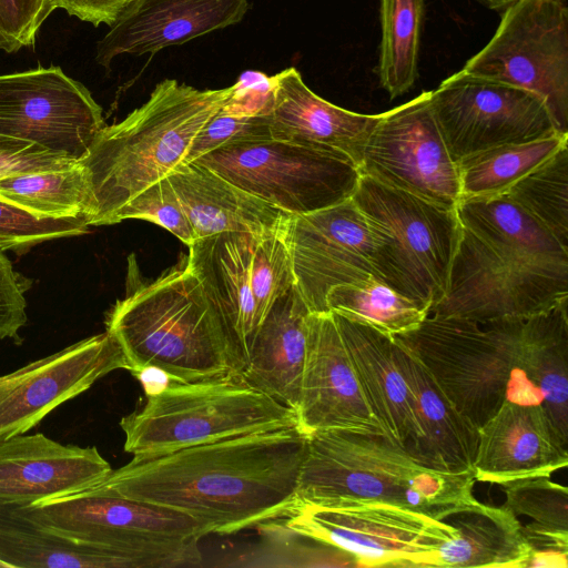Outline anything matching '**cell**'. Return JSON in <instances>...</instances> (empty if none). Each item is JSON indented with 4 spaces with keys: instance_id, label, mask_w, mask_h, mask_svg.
I'll return each instance as SVG.
<instances>
[{
    "instance_id": "cell-1",
    "label": "cell",
    "mask_w": 568,
    "mask_h": 568,
    "mask_svg": "<svg viewBox=\"0 0 568 568\" xmlns=\"http://www.w3.org/2000/svg\"><path fill=\"white\" fill-rule=\"evenodd\" d=\"M308 435L297 425L133 458L79 494L113 495L183 513L229 535L285 517Z\"/></svg>"
},
{
    "instance_id": "cell-2",
    "label": "cell",
    "mask_w": 568,
    "mask_h": 568,
    "mask_svg": "<svg viewBox=\"0 0 568 568\" xmlns=\"http://www.w3.org/2000/svg\"><path fill=\"white\" fill-rule=\"evenodd\" d=\"M105 331L132 374L153 367L184 383L244 368L237 337L186 263L119 300L106 314Z\"/></svg>"
},
{
    "instance_id": "cell-3",
    "label": "cell",
    "mask_w": 568,
    "mask_h": 568,
    "mask_svg": "<svg viewBox=\"0 0 568 568\" xmlns=\"http://www.w3.org/2000/svg\"><path fill=\"white\" fill-rule=\"evenodd\" d=\"M234 89L199 90L165 79L140 108L104 125L79 160L92 195L90 226L111 225L131 199L181 165L195 135Z\"/></svg>"
},
{
    "instance_id": "cell-4",
    "label": "cell",
    "mask_w": 568,
    "mask_h": 568,
    "mask_svg": "<svg viewBox=\"0 0 568 568\" xmlns=\"http://www.w3.org/2000/svg\"><path fill=\"white\" fill-rule=\"evenodd\" d=\"M474 473L430 468L385 435L324 430L308 435L295 505L384 501L436 519L476 500Z\"/></svg>"
},
{
    "instance_id": "cell-5",
    "label": "cell",
    "mask_w": 568,
    "mask_h": 568,
    "mask_svg": "<svg viewBox=\"0 0 568 568\" xmlns=\"http://www.w3.org/2000/svg\"><path fill=\"white\" fill-rule=\"evenodd\" d=\"M524 320L478 324L428 315L418 327L394 338L423 364L449 402L480 428L506 399L541 405L539 390L519 367Z\"/></svg>"
},
{
    "instance_id": "cell-6",
    "label": "cell",
    "mask_w": 568,
    "mask_h": 568,
    "mask_svg": "<svg viewBox=\"0 0 568 568\" xmlns=\"http://www.w3.org/2000/svg\"><path fill=\"white\" fill-rule=\"evenodd\" d=\"M297 425L296 413L242 374L171 382L122 417L124 450L153 456L240 435Z\"/></svg>"
},
{
    "instance_id": "cell-7",
    "label": "cell",
    "mask_w": 568,
    "mask_h": 568,
    "mask_svg": "<svg viewBox=\"0 0 568 568\" xmlns=\"http://www.w3.org/2000/svg\"><path fill=\"white\" fill-rule=\"evenodd\" d=\"M23 509L50 531L120 558L130 568L197 565L202 559L199 542L209 535L183 513L113 495L75 494Z\"/></svg>"
},
{
    "instance_id": "cell-8",
    "label": "cell",
    "mask_w": 568,
    "mask_h": 568,
    "mask_svg": "<svg viewBox=\"0 0 568 568\" xmlns=\"http://www.w3.org/2000/svg\"><path fill=\"white\" fill-rule=\"evenodd\" d=\"M352 200L384 240L382 281L429 315L446 292L462 236L456 209L363 174Z\"/></svg>"
},
{
    "instance_id": "cell-9",
    "label": "cell",
    "mask_w": 568,
    "mask_h": 568,
    "mask_svg": "<svg viewBox=\"0 0 568 568\" xmlns=\"http://www.w3.org/2000/svg\"><path fill=\"white\" fill-rule=\"evenodd\" d=\"M568 301V262L491 244L462 225L445 294L429 315L478 324L524 320Z\"/></svg>"
},
{
    "instance_id": "cell-10",
    "label": "cell",
    "mask_w": 568,
    "mask_h": 568,
    "mask_svg": "<svg viewBox=\"0 0 568 568\" xmlns=\"http://www.w3.org/2000/svg\"><path fill=\"white\" fill-rule=\"evenodd\" d=\"M193 162L291 215L351 199L362 176L345 154L274 138L226 144Z\"/></svg>"
},
{
    "instance_id": "cell-11",
    "label": "cell",
    "mask_w": 568,
    "mask_h": 568,
    "mask_svg": "<svg viewBox=\"0 0 568 568\" xmlns=\"http://www.w3.org/2000/svg\"><path fill=\"white\" fill-rule=\"evenodd\" d=\"M490 41L463 67L539 95L568 134V9L562 0H515Z\"/></svg>"
},
{
    "instance_id": "cell-12",
    "label": "cell",
    "mask_w": 568,
    "mask_h": 568,
    "mask_svg": "<svg viewBox=\"0 0 568 568\" xmlns=\"http://www.w3.org/2000/svg\"><path fill=\"white\" fill-rule=\"evenodd\" d=\"M278 519L365 567H433L438 545L455 530L443 519L384 501L296 505Z\"/></svg>"
},
{
    "instance_id": "cell-13",
    "label": "cell",
    "mask_w": 568,
    "mask_h": 568,
    "mask_svg": "<svg viewBox=\"0 0 568 568\" xmlns=\"http://www.w3.org/2000/svg\"><path fill=\"white\" fill-rule=\"evenodd\" d=\"M429 101L455 162L491 148L559 133L539 95L463 69L429 91Z\"/></svg>"
},
{
    "instance_id": "cell-14",
    "label": "cell",
    "mask_w": 568,
    "mask_h": 568,
    "mask_svg": "<svg viewBox=\"0 0 568 568\" xmlns=\"http://www.w3.org/2000/svg\"><path fill=\"white\" fill-rule=\"evenodd\" d=\"M295 287L311 313H327V293L368 276L381 280L384 240L351 199L304 215L286 229ZM382 281V280H381Z\"/></svg>"
},
{
    "instance_id": "cell-15",
    "label": "cell",
    "mask_w": 568,
    "mask_h": 568,
    "mask_svg": "<svg viewBox=\"0 0 568 568\" xmlns=\"http://www.w3.org/2000/svg\"><path fill=\"white\" fill-rule=\"evenodd\" d=\"M359 171L385 185L456 209L460 201L458 165L436 123L429 91L381 113Z\"/></svg>"
},
{
    "instance_id": "cell-16",
    "label": "cell",
    "mask_w": 568,
    "mask_h": 568,
    "mask_svg": "<svg viewBox=\"0 0 568 568\" xmlns=\"http://www.w3.org/2000/svg\"><path fill=\"white\" fill-rule=\"evenodd\" d=\"M105 125L90 91L59 67L0 75V135L79 161Z\"/></svg>"
},
{
    "instance_id": "cell-17",
    "label": "cell",
    "mask_w": 568,
    "mask_h": 568,
    "mask_svg": "<svg viewBox=\"0 0 568 568\" xmlns=\"http://www.w3.org/2000/svg\"><path fill=\"white\" fill-rule=\"evenodd\" d=\"M116 369H128V365L105 331L1 375L0 442L27 434L52 410Z\"/></svg>"
},
{
    "instance_id": "cell-18",
    "label": "cell",
    "mask_w": 568,
    "mask_h": 568,
    "mask_svg": "<svg viewBox=\"0 0 568 568\" xmlns=\"http://www.w3.org/2000/svg\"><path fill=\"white\" fill-rule=\"evenodd\" d=\"M295 413L297 427L306 435L324 430L385 435L364 398L331 312L308 316L306 358Z\"/></svg>"
},
{
    "instance_id": "cell-19",
    "label": "cell",
    "mask_w": 568,
    "mask_h": 568,
    "mask_svg": "<svg viewBox=\"0 0 568 568\" xmlns=\"http://www.w3.org/2000/svg\"><path fill=\"white\" fill-rule=\"evenodd\" d=\"M112 468L94 446L61 444L41 433L0 442V504L27 506L75 495Z\"/></svg>"
},
{
    "instance_id": "cell-20",
    "label": "cell",
    "mask_w": 568,
    "mask_h": 568,
    "mask_svg": "<svg viewBox=\"0 0 568 568\" xmlns=\"http://www.w3.org/2000/svg\"><path fill=\"white\" fill-rule=\"evenodd\" d=\"M247 0H131L98 43L97 62L156 53L240 22Z\"/></svg>"
},
{
    "instance_id": "cell-21",
    "label": "cell",
    "mask_w": 568,
    "mask_h": 568,
    "mask_svg": "<svg viewBox=\"0 0 568 568\" xmlns=\"http://www.w3.org/2000/svg\"><path fill=\"white\" fill-rule=\"evenodd\" d=\"M567 464V444L560 439L540 404L506 399L478 428L475 480L504 485L549 477Z\"/></svg>"
},
{
    "instance_id": "cell-22",
    "label": "cell",
    "mask_w": 568,
    "mask_h": 568,
    "mask_svg": "<svg viewBox=\"0 0 568 568\" xmlns=\"http://www.w3.org/2000/svg\"><path fill=\"white\" fill-rule=\"evenodd\" d=\"M272 138L347 155L359 169L368 136L381 114L345 110L315 94L293 67L271 77Z\"/></svg>"
},
{
    "instance_id": "cell-23",
    "label": "cell",
    "mask_w": 568,
    "mask_h": 568,
    "mask_svg": "<svg viewBox=\"0 0 568 568\" xmlns=\"http://www.w3.org/2000/svg\"><path fill=\"white\" fill-rule=\"evenodd\" d=\"M393 349L412 396L418 427V437L407 450L430 468L474 473L478 428L449 402L410 351L395 338Z\"/></svg>"
},
{
    "instance_id": "cell-24",
    "label": "cell",
    "mask_w": 568,
    "mask_h": 568,
    "mask_svg": "<svg viewBox=\"0 0 568 568\" xmlns=\"http://www.w3.org/2000/svg\"><path fill=\"white\" fill-rule=\"evenodd\" d=\"M168 179L194 239L223 232L266 236L284 232L291 217L196 162L179 165Z\"/></svg>"
},
{
    "instance_id": "cell-25",
    "label": "cell",
    "mask_w": 568,
    "mask_h": 568,
    "mask_svg": "<svg viewBox=\"0 0 568 568\" xmlns=\"http://www.w3.org/2000/svg\"><path fill=\"white\" fill-rule=\"evenodd\" d=\"M371 413L385 435L408 449L418 437L412 396L397 365L393 338L331 312Z\"/></svg>"
},
{
    "instance_id": "cell-26",
    "label": "cell",
    "mask_w": 568,
    "mask_h": 568,
    "mask_svg": "<svg viewBox=\"0 0 568 568\" xmlns=\"http://www.w3.org/2000/svg\"><path fill=\"white\" fill-rule=\"evenodd\" d=\"M311 312L295 285L278 297L253 334L242 376L294 412L307 349Z\"/></svg>"
},
{
    "instance_id": "cell-27",
    "label": "cell",
    "mask_w": 568,
    "mask_h": 568,
    "mask_svg": "<svg viewBox=\"0 0 568 568\" xmlns=\"http://www.w3.org/2000/svg\"><path fill=\"white\" fill-rule=\"evenodd\" d=\"M251 233L223 232L195 239L186 265L237 337L244 356L257 328L250 278Z\"/></svg>"
},
{
    "instance_id": "cell-28",
    "label": "cell",
    "mask_w": 568,
    "mask_h": 568,
    "mask_svg": "<svg viewBox=\"0 0 568 568\" xmlns=\"http://www.w3.org/2000/svg\"><path fill=\"white\" fill-rule=\"evenodd\" d=\"M454 527L435 554L433 567L521 568L529 546L523 525L506 507H494L477 499L443 518Z\"/></svg>"
},
{
    "instance_id": "cell-29",
    "label": "cell",
    "mask_w": 568,
    "mask_h": 568,
    "mask_svg": "<svg viewBox=\"0 0 568 568\" xmlns=\"http://www.w3.org/2000/svg\"><path fill=\"white\" fill-rule=\"evenodd\" d=\"M568 301L524 320L520 371L539 390L548 419L568 444Z\"/></svg>"
},
{
    "instance_id": "cell-30",
    "label": "cell",
    "mask_w": 568,
    "mask_h": 568,
    "mask_svg": "<svg viewBox=\"0 0 568 568\" xmlns=\"http://www.w3.org/2000/svg\"><path fill=\"white\" fill-rule=\"evenodd\" d=\"M0 567L130 568L120 558L83 547L42 527L23 506L0 504Z\"/></svg>"
},
{
    "instance_id": "cell-31",
    "label": "cell",
    "mask_w": 568,
    "mask_h": 568,
    "mask_svg": "<svg viewBox=\"0 0 568 568\" xmlns=\"http://www.w3.org/2000/svg\"><path fill=\"white\" fill-rule=\"evenodd\" d=\"M456 211L463 226L491 244L539 260L568 262V248L504 194L463 199Z\"/></svg>"
},
{
    "instance_id": "cell-32",
    "label": "cell",
    "mask_w": 568,
    "mask_h": 568,
    "mask_svg": "<svg viewBox=\"0 0 568 568\" xmlns=\"http://www.w3.org/2000/svg\"><path fill=\"white\" fill-rule=\"evenodd\" d=\"M0 200L43 217H85L90 225L92 216L91 190L79 161L62 169L2 178Z\"/></svg>"
},
{
    "instance_id": "cell-33",
    "label": "cell",
    "mask_w": 568,
    "mask_h": 568,
    "mask_svg": "<svg viewBox=\"0 0 568 568\" xmlns=\"http://www.w3.org/2000/svg\"><path fill=\"white\" fill-rule=\"evenodd\" d=\"M567 143L568 134L556 133L535 141L491 148L459 160L460 200L504 194Z\"/></svg>"
},
{
    "instance_id": "cell-34",
    "label": "cell",
    "mask_w": 568,
    "mask_h": 568,
    "mask_svg": "<svg viewBox=\"0 0 568 568\" xmlns=\"http://www.w3.org/2000/svg\"><path fill=\"white\" fill-rule=\"evenodd\" d=\"M425 0H381L382 40L378 78L395 99L418 78V57Z\"/></svg>"
},
{
    "instance_id": "cell-35",
    "label": "cell",
    "mask_w": 568,
    "mask_h": 568,
    "mask_svg": "<svg viewBox=\"0 0 568 568\" xmlns=\"http://www.w3.org/2000/svg\"><path fill=\"white\" fill-rule=\"evenodd\" d=\"M328 312L366 324L386 336L415 329L428 312L376 276L333 287L326 296Z\"/></svg>"
},
{
    "instance_id": "cell-36",
    "label": "cell",
    "mask_w": 568,
    "mask_h": 568,
    "mask_svg": "<svg viewBox=\"0 0 568 568\" xmlns=\"http://www.w3.org/2000/svg\"><path fill=\"white\" fill-rule=\"evenodd\" d=\"M568 248V143L505 193Z\"/></svg>"
},
{
    "instance_id": "cell-37",
    "label": "cell",
    "mask_w": 568,
    "mask_h": 568,
    "mask_svg": "<svg viewBox=\"0 0 568 568\" xmlns=\"http://www.w3.org/2000/svg\"><path fill=\"white\" fill-rule=\"evenodd\" d=\"M250 278L258 327L274 302L295 285L285 231L266 236H254Z\"/></svg>"
},
{
    "instance_id": "cell-38",
    "label": "cell",
    "mask_w": 568,
    "mask_h": 568,
    "mask_svg": "<svg viewBox=\"0 0 568 568\" xmlns=\"http://www.w3.org/2000/svg\"><path fill=\"white\" fill-rule=\"evenodd\" d=\"M85 217L53 219L31 214L0 200V251L17 254L51 240L89 232Z\"/></svg>"
},
{
    "instance_id": "cell-39",
    "label": "cell",
    "mask_w": 568,
    "mask_h": 568,
    "mask_svg": "<svg viewBox=\"0 0 568 568\" xmlns=\"http://www.w3.org/2000/svg\"><path fill=\"white\" fill-rule=\"evenodd\" d=\"M265 537L272 566H358L348 552L310 536L296 532L274 519L257 527Z\"/></svg>"
},
{
    "instance_id": "cell-40",
    "label": "cell",
    "mask_w": 568,
    "mask_h": 568,
    "mask_svg": "<svg viewBox=\"0 0 568 568\" xmlns=\"http://www.w3.org/2000/svg\"><path fill=\"white\" fill-rule=\"evenodd\" d=\"M548 478L532 477L501 485L506 494L504 507L539 525L568 530V489Z\"/></svg>"
},
{
    "instance_id": "cell-41",
    "label": "cell",
    "mask_w": 568,
    "mask_h": 568,
    "mask_svg": "<svg viewBox=\"0 0 568 568\" xmlns=\"http://www.w3.org/2000/svg\"><path fill=\"white\" fill-rule=\"evenodd\" d=\"M129 219L155 223L187 246L195 240L186 214L168 176L152 183L131 199L114 214L111 224Z\"/></svg>"
},
{
    "instance_id": "cell-42",
    "label": "cell",
    "mask_w": 568,
    "mask_h": 568,
    "mask_svg": "<svg viewBox=\"0 0 568 568\" xmlns=\"http://www.w3.org/2000/svg\"><path fill=\"white\" fill-rule=\"evenodd\" d=\"M270 138V114L234 115L221 109L195 135L182 164L226 144Z\"/></svg>"
},
{
    "instance_id": "cell-43",
    "label": "cell",
    "mask_w": 568,
    "mask_h": 568,
    "mask_svg": "<svg viewBox=\"0 0 568 568\" xmlns=\"http://www.w3.org/2000/svg\"><path fill=\"white\" fill-rule=\"evenodd\" d=\"M55 9L54 0H0V49L12 53L32 47Z\"/></svg>"
},
{
    "instance_id": "cell-44",
    "label": "cell",
    "mask_w": 568,
    "mask_h": 568,
    "mask_svg": "<svg viewBox=\"0 0 568 568\" xmlns=\"http://www.w3.org/2000/svg\"><path fill=\"white\" fill-rule=\"evenodd\" d=\"M23 280L0 251V341L19 342L20 329L27 324V301Z\"/></svg>"
},
{
    "instance_id": "cell-45",
    "label": "cell",
    "mask_w": 568,
    "mask_h": 568,
    "mask_svg": "<svg viewBox=\"0 0 568 568\" xmlns=\"http://www.w3.org/2000/svg\"><path fill=\"white\" fill-rule=\"evenodd\" d=\"M74 162L32 142L0 135V179L23 172L62 169Z\"/></svg>"
},
{
    "instance_id": "cell-46",
    "label": "cell",
    "mask_w": 568,
    "mask_h": 568,
    "mask_svg": "<svg viewBox=\"0 0 568 568\" xmlns=\"http://www.w3.org/2000/svg\"><path fill=\"white\" fill-rule=\"evenodd\" d=\"M523 532L529 546V555L521 568H567L568 530L554 529L531 521L523 526Z\"/></svg>"
},
{
    "instance_id": "cell-47",
    "label": "cell",
    "mask_w": 568,
    "mask_h": 568,
    "mask_svg": "<svg viewBox=\"0 0 568 568\" xmlns=\"http://www.w3.org/2000/svg\"><path fill=\"white\" fill-rule=\"evenodd\" d=\"M272 104L271 77L257 71L242 73L222 111L234 115L270 114Z\"/></svg>"
},
{
    "instance_id": "cell-48",
    "label": "cell",
    "mask_w": 568,
    "mask_h": 568,
    "mask_svg": "<svg viewBox=\"0 0 568 568\" xmlns=\"http://www.w3.org/2000/svg\"><path fill=\"white\" fill-rule=\"evenodd\" d=\"M131 0H54L55 8L93 26L109 27L118 19Z\"/></svg>"
},
{
    "instance_id": "cell-49",
    "label": "cell",
    "mask_w": 568,
    "mask_h": 568,
    "mask_svg": "<svg viewBox=\"0 0 568 568\" xmlns=\"http://www.w3.org/2000/svg\"><path fill=\"white\" fill-rule=\"evenodd\" d=\"M143 385L145 394H155L165 388L172 381L161 369L149 367L133 374Z\"/></svg>"
},
{
    "instance_id": "cell-50",
    "label": "cell",
    "mask_w": 568,
    "mask_h": 568,
    "mask_svg": "<svg viewBox=\"0 0 568 568\" xmlns=\"http://www.w3.org/2000/svg\"><path fill=\"white\" fill-rule=\"evenodd\" d=\"M490 9L494 10H504L509 4H511L515 0H477Z\"/></svg>"
},
{
    "instance_id": "cell-51",
    "label": "cell",
    "mask_w": 568,
    "mask_h": 568,
    "mask_svg": "<svg viewBox=\"0 0 568 568\" xmlns=\"http://www.w3.org/2000/svg\"><path fill=\"white\" fill-rule=\"evenodd\" d=\"M562 1H566V0H562Z\"/></svg>"
}]
</instances>
